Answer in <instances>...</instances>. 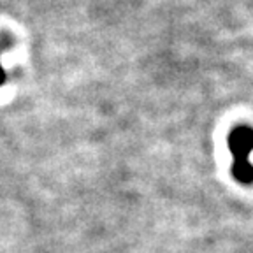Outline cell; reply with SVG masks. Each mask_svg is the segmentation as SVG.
Masks as SVG:
<instances>
[{
    "label": "cell",
    "mask_w": 253,
    "mask_h": 253,
    "mask_svg": "<svg viewBox=\"0 0 253 253\" xmlns=\"http://www.w3.org/2000/svg\"><path fill=\"white\" fill-rule=\"evenodd\" d=\"M230 150L234 153V176L243 185L253 183V166L248 160V153L253 150V130L248 126H239L230 135Z\"/></svg>",
    "instance_id": "cell-1"
}]
</instances>
